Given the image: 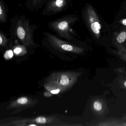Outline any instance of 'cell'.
<instances>
[{"instance_id": "cell-5", "label": "cell", "mask_w": 126, "mask_h": 126, "mask_svg": "<svg viewBox=\"0 0 126 126\" xmlns=\"http://www.w3.org/2000/svg\"><path fill=\"white\" fill-rule=\"evenodd\" d=\"M69 6L70 0H48L42 14L51 16L65 11Z\"/></svg>"}, {"instance_id": "cell-13", "label": "cell", "mask_w": 126, "mask_h": 126, "mask_svg": "<svg viewBox=\"0 0 126 126\" xmlns=\"http://www.w3.org/2000/svg\"><path fill=\"white\" fill-rule=\"evenodd\" d=\"M8 40L4 34L2 32L0 33V45L5 47L7 45Z\"/></svg>"}, {"instance_id": "cell-14", "label": "cell", "mask_w": 126, "mask_h": 126, "mask_svg": "<svg viewBox=\"0 0 126 126\" xmlns=\"http://www.w3.org/2000/svg\"><path fill=\"white\" fill-rule=\"evenodd\" d=\"M126 39V32H122L119 34L116 38V40L119 43L124 42Z\"/></svg>"}, {"instance_id": "cell-12", "label": "cell", "mask_w": 126, "mask_h": 126, "mask_svg": "<svg viewBox=\"0 0 126 126\" xmlns=\"http://www.w3.org/2000/svg\"><path fill=\"white\" fill-rule=\"evenodd\" d=\"M26 46L18 45L14 48V52L16 56H23L27 53Z\"/></svg>"}, {"instance_id": "cell-2", "label": "cell", "mask_w": 126, "mask_h": 126, "mask_svg": "<svg viewBox=\"0 0 126 126\" xmlns=\"http://www.w3.org/2000/svg\"><path fill=\"white\" fill-rule=\"evenodd\" d=\"M76 20L73 15H67L50 22L48 26L59 36L70 40L72 39L71 26Z\"/></svg>"}, {"instance_id": "cell-6", "label": "cell", "mask_w": 126, "mask_h": 126, "mask_svg": "<svg viewBox=\"0 0 126 126\" xmlns=\"http://www.w3.org/2000/svg\"><path fill=\"white\" fill-rule=\"evenodd\" d=\"M86 14L88 23L91 31L96 38H98L100 36L101 26L98 17L92 6H87Z\"/></svg>"}, {"instance_id": "cell-19", "label": "cell", "mask_w": 126, "mask_h": 126, "mask_svg": "<svg viewBox=\"0 0 126 126\" xmlns=\"http://www.w3.org/2000/svg\"><path fill=\"white\" fill-rule=\"evenodd\" d=\"M124 85H125V87H126V81L125 82Z\"/></svg>"}, {"instance_id": "cell-4", "label": "cell", "mask_w": 126, "mask_h": 126, "mask_svg": "<svg viewBox=\"0 0 126 126\" xmlns=\"http://www.w3.org/2000/svg\"><path fill=\"white\" fill-rule=\"evenodd\" d=\"M51 46L56 50L63 52L79 53L81 49L77 46L63 41L49 33H44Z\"/></svg>"}, {"instance_id": "cell-18", "label": "cell", "mask_w": 126, "mask_h": 126, "mask_svg": "<svg viewBox=\"0 0 126 126\" xmlns=\"http://www.w3.org/2000/svg\"><path fill=\"white\" fill-rule=\"evenodd\" d=\"M120 22L122 25L126 26V19H124L120 21Z\"/></svg>"}, {"instance_id": "cell-7", "label": "cell", "mask_w": 126, "mask_h": 126, "mask_svg": "<svg viewBox=\"0 0 126 126\" xmlns=\"http://www.w3.org/2000/svg\"><path fill=\"white\" fill-rule=\"evenodd\" d=\"M36 101L28 96H22L12 101L7 107L8 110L15 109L16 111L29 108L36 104Z\"/></svg>"}, {"instance_id": "cell-10", "label": "cell", "mask_w": 126, "mask_h": 126, "mask_svg": "<svg viewBox=\"0 0 126 126\" xmlns=\"http://www.w3.org/2000/svg\"><path fill=\"white\" fill-rule=\"evenodd\" d=\"M54 120V119L53 118L40 116L37 117L35 118L32 119H26V120H23L22 121L25 122H31L36 123V124H43L51 123Z\"/></svg>"}, {"instance_id": "cell-8", "label": "cell", "mask_w": 126, "mask_h": 126, "mask_svg": "<svg viewBox=\"0 0 126 126\" xmlns=\"http://www.w3.org/2000/svg\"><path fill=\"white\" fill-rule=\"evenodd\" d=\"M44 87L47 91L53 94H58L64 92L62 89L58 85L49 81H46Z\"/></svg>"}, {"instance_id": "cell-3", "label": "cell", "mask_w": 126, "mask_h": 126, "mask_svg": "<svg viewBox=\"0 0 126 126\" xmlns=\"http://www.w3.org/2000/svg\"><path fill=\"white\" fill-rule=\"evenodd\" d=\"M76 79V73L70 71H64L53 73L46 81H49L58 85L64 92L72 87Z\"/></svg>"}, {"instance_id": "cell-9", "label": "cell", "mask_w": 126, "mask_h": 126, "mask_svg": "<svg viewBox=\"0 0 126 126\" xmlns=\"http://www.w3.org/2000/svg\"><path fill=\"white\" fill-rule=\"evenodd\" d=\"M8 10V8L6 4L1 0L0 1V21L1 23H5L7 22Z\"/></svg>"}, {"instance_id": "cell-15", "label": "cell", "mask_w": 126, "mask_h": 126, "mask_svg": "<svg viewBox=\"0 0 126 126\" xmlns=\"http://www.w3.org/2000/svg\"><path fill=\"white\" fill-rule=\"evenodd\" d=\"M14 56V53L12 50L6 51L4 55V57L6 60L11 59Z\"/></svg>"}, {"instance_id": "cell-11", "label": "cell", "mask_w": 126, "mask_h": 126, "mask_svg": "<svg viewBox=\"0 0 126 126\" xmlns=\"http://www.w3.org/2000/svg\"><path fill=\"white\" fill-rule=\"evenodd\" d=\"M47 0H29L30 8L32 9H36L42 6L43 3L47 1Z\"/></svg>"}, {"instance_id": "cell-16", "label": "cell", "mask_w": 126, "mask_h": 126, "mask_svg": "<svg viewBox=\"0 0 126 126\" xmlns=\"http://www.w3.org/2000/svg\"><path fill=\"white\" fill-rule=\"evenodd\" d=\"M94 108L95 110L97 111H100L102 109V106L100 102L96 101L94 104Z\"/></svg>"}, {"instance_id": "cell-1", "label": "cell", "mask_w": 126, "mask_h": 126, "mask_svg": "<svg viewBox=\"0 0 126 126\" xmlns=\"http://www.w3.org/2000/svg\"><path fill=\"white\" fill-rule=\"evenodd\" d=\"M11 33L18 38L26 46H35L33 34L37 27L32 25L24 15L16 17L11 20Z\"/></svg>"}, {"instance_id": "cell-17", "label": "cell", "mask_w": 126, "mask_h": 126, "mask_svg": "<svg viewBox=\"0 0 126 126\" xmlns=\"http://www.w3.org/2000/svg\"><path fill=\"white\" fill-rule=\"evenodd\" d=\"M53 94H51V93H50L49 91H46L44 93V96L46 97H51Z\"/></svg>"}]
</instances>
